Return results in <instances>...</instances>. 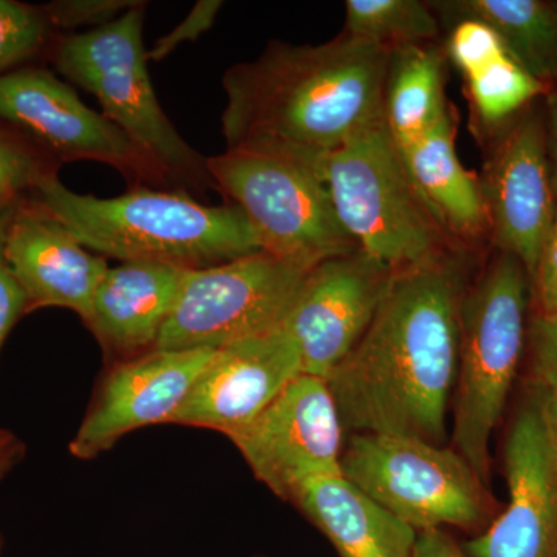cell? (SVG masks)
Instances as JSON below:
<instances>
[{"instance_id": "7c38bea8", "label": "cell", "mask_w": 557, "mask_h": 557, "mask_svg": "<svg viewBox=\"0 0 557 557\" xmlns=\"http://www.w3.org/2000/svg\"><path fill=\"white\" fill-rule=\"evenodd\" d=\"M486 143L482 182L494 249L516 256L530 277L557 207L544 112L536 102L498 129Z\"/></svg>"}, {"instance_id": "4316f807", "label": "cell", "mask_w": 557, "mask_h": 557, "mask_svg": "<svg viewBox=\"0 0 557 557\" xmlns=\"http://www.w3.org/2000/svg\"><path fill=\"white\" fill-rule=\"evenodd\" d=\"M51 32L40 7L0 0V75L38 54L49 44Z\"/></svg>"}, {"instance_id": "277c9868", "label": "cell", "mask_w": 557, "mask_h": 557, "mask_svg": "<svg viewBox=\"0 0 557 557\" xmlns=\"http://www.w3.org/2000/svg\"><path fill=\"white\" fill-rule=\"evenodd\" d=\"M531 277L516 256L494 249L461 300L453 394V448L490 483L496 431L528 338Z\"/></svg>"}, {"instance_id": "6da1fadb", "label": "cell", "mask_w": 557, "mask_h": 557, "mask_svg": "<svg viewBox=\"0 0 557 557\" xmlns=\"http://www.w3.org/2000/svg\"><path fill=\"white\" fill-rule=\"evenodd\" d=\"M472 267L474 251L460 248L395 273L368 332L327 380L346 432L445 445Z\"/></svg>"}, {"instance_id": "1f68e13d", "label": "cell", "mask_w": 557, "mask_h": 557, "mask_svg": "<svg viewBox=\"0 0 557 557\" xmlns=\"http://www.w3.org/2000/svg\"><path fill=\"white\" fill-rule=\"evenodd\" d=\"M416 557H467L460 544L445 530L418 533Z\"/></svg>"}, {"instance_id": "4dcf8cb0", "label": "cell", "mask_w": 557, "mask_h": 557, "mask_svg": "<svg viewBox=\"0 0 557 557\" xmlns=\"http://www.w3.org/2000/svg\"><path fill=\"white\" fill-rule=\"evenodd\" d=\"M531 289L536 299V314L557 321V207L531 276Z\"/></svg>"}, {"instance_id": "2e32d148", "label": "cell", "mask_w": 557, "mask_h": 557, "mask_svg": "<svg viewBox=\"0 0 557 557\" xmlns=\"http://www.w3.org/2000/svg\"><path fill=\"white\" fill-rule=\"evenodd\" d=\"M302 373L284 325L218 348L170 424L211 429L228 437L247 426Z\"/></svg>"}, {"instance_id": "e0dca14e", "label": "cell", "mask_w": 557, "mask_h": 557, "mask_svg": "<svg viewBox=\"0 0 557 557\" xmlns=\"http://www.w3.org/2000/svg\"><path fill=\"white\" fill-rule=\"evenodd\" d=\"M5 256L28 300V313L47 307L89 318L95 292L109 270L60 219L27 197L14 211L7 231Z\"/></svg>"}, {"instance_id": "7402d4cb", "label": "cell", "mask_w": 557, "mask_h": 557, "mask_svg": "<svg viewBox=\"0 0 557 557\" xmlns=\"http://www.w3.org/2000/svg\"><path fill=\"white\" fill-rule=\"evenodd\" d=\"M438 20L471 17L497 33L511 57L547 87L557 83V2L450 0L431 2Z\"/></svg>"}, {"instance_id": "ac0fdd59", "label": "cell", "mask_w": 557, "mask_h": 557, "mask_svg": "<svg viewBox=\"0 0 557 557\" xmlns=\"http://www.w3.org/2000/svg\"><path fill=\"white\" fill-rule=\"evenodd\" d=\"M185 273L186 270L152 262L109 267L84 324L100 343L110 364L156 350Z\"/></svg>"}, {"instance_id": "f1b7e54d", "label": "cell", "mask_w": 557, "mask_h": 557, "mask_svg": "<svg viewBox=\"0 0 557 557\" xmlns=\"http://www.w3.org/2000/svg\"><path fill=\"white\" fill-rule=\"evenodd\" d=\"M16 207L0 211V350H2L3 344L9 338L14 325L22 318L30 314L28 313L27 296H25L21 285L17 284L5 256L7 231H9L11 218H13Z\"/></svg>"}, {"instance_id": "30bf717a", "label": "cell", "mask_w": 557, "mask_h": 557, "mask_svg": "<svg viewBox=\"0 0 557 557\" xmlns=\"http://www.w3.org/2000/svg\"><path fill=\"white\" fill-rule=\"evenodd\" d=\"M0 121L16 127L54 163L98 161L135 186L168 183L145 150L102 113L87 108L50 70L24 67L0 75Z\"/></svg>"}, {"instance_id": "3957f363", "label": "cell", "mask_w": 557, "mask_h": 557, "mask_svg": "<svg viewBox=\"0 0 557 557\" xmlns=\"http://www.w3.org/2000/svg\"><path fill=\"white\" fill-rule=\"evenodd\" d=\"M87 249L123 262L201 270L262 251L251 223L236 205L200 203L185 193L135 186L112 199L78 194L46 175L35 193Z\"/></svg>"}, {"instance_id": "cb8c5ba5", "label": "cell", "mask_w": 557, "mask_h": 557, "mask_svg": "<svg viewBox=\"0 0 557 557\" xmlns=\"http://www.w3.org/2000/svg\"><path fill=\"white\" fill-rule=\"evenodd\" d=\"M463 79L479 137L504 126L547 94V87L534 79L509 51Z\"/></svg>"}, {"instance_id": "9c48e42d", "label": "cell", "mask_w": 557, "mask_h": 557, "mask_svg": "<svg viewBox=\"0 0 557 557\" xmlns=\"http://www.w3.org/2000/svg\"><path fill=\"white\" fill-rule=\"evenodd\" d=\"M310 270L258 251L186 270L156 348H218L277 327Z\"/></svg>"}, {"instance_id": "8992f818", "label": "cell", "mask_w": 557, "mask_h": 557, "mask_svg": "<svg viewBox=\"0 0 557 557\" xmlns=\"http://www.w3.org/2000/svg\"><path fill=\"white\" fill-rule=\"evenodd\" d=\"M146 2L104 27L58 39L53 62L70 83L97 98L102 115L159 164L168 180L205 193L215 189L201 156L161 108L143 42Z\"/></svg>"}, {"instance_id": "d6a6232c", "label": "cell", "mask_w": 557, "mask_h": 557, "mask_svg": "<svg viewBox=\"0 0 557 557\" xmlns=\"http://www.w3.org/2000/svg\"><path fill=\"white\" fill-rule=\"evenodd\" d=\"M27 456V446L10 429L0 428V483L20 467Z\"/></svg>"}, {"instance_id": "ba28073f", "label": "cell", "mask_w": 557, "mask_h": 557, "mask_svg": "<svg viewBox=\"0 0 557 557\" xmlns=\"http://www.w3.org/2000/svg\"><path fill=\"white\" fill-rule=\"evenodd\" d=\"M207 163L215 189L244 211L262 251L306 270L357 251L333 208L321 163L245 149H226Z\"/></svg>"}, {"instance_id": "d6986e66", "label": "cell", "mask_w": 557, "mask_h": 557, "mask_svg": "<svg viewBox=\"0 0 557 557\" xmlns=\"http://www.w3.org/2000/svg\"><path fill=\"white\" fill-rule=\"evenodd\" d=\"M288 504L329 539L341 557H416L417 531L343 474L300 483Z\"/></svg>"}, {"instance_id": "e575fe53", "label": "cell", "mask_w": 557, "mask_h": 557, "mask_svg": "<svg viewBox=\"0 0 557 557\" xmlns=\"http://www.w3.org/2000/svg\"><path fill=\"white\" fill-rule=\"evenodd\" d=\"M2 547H3V537H2V534H0V553H2Z\"/></svg>"}, {"instance_id": "f546056e", "label": "cell", "mask_w": 557, "mask_h": 557, "mask_svg": "<svg viewBox=\"0 0 557 557\" xmlns=\"http://www.w3.org/2000/svg\"><path fill=\"white\" fill-rule=\"evenodd\" d=\"M222 7L220 0H199L174 30L157 40L152 49L148 50L149 61H163L183 44L196 42L201 35L211 30Z\"/></svg>"}, {"instance_id": "4fadbf2b", "label": "cell", "mask_w": 557, "mask_h": 557, "mask_svg": "<svg viewBox=\"0 0 557 557\" xmlns=\"http://www.w3.org/2000/svg\"><path fill=\"white\" fill-rule=\"evenodd\" d=\"M394 276L361 249L322 260L306 274L282 322L302 373L329 380L368 332Z\"/></svg>"}, {"instance_id": "484cf974", "label": "cell", "mask_w": 557, "mask_h": 557, "mask_svg": "<svg viewBox=\"0 0 557 557\" xmlns=\"http://www.w3.org/2000/svg\"><path fill=\"white\" fill-rule=\"evenodd\" d=\"M58 166L20 132L0 126V211L27 199L40 180Z\"/></svg>"}, {"instance_id": "83f0119b", "label": "cell", "mask_w": 557, "mask_h": 557, "mask_svg": "<svg viewBox=\"0 0 557 557\" xmlns=\"http://www.w3.org/2000/svg\"><path fill=\"white\" fill-rule=\"evenodd\" d=\"M138 3V0H54L40 9L53 30L75 32L104 27Z\"/></svg>"}, {"instance_id": "836d02e7", "label": "cell", "mask_w": 557, "mask_h": 557, "mask_svg": "<svg viewBox=\"0 0 557 557\" xmlns=\"http://www.w3.org/2000/svg\"><path fill=\"white\" fill-rule=\"evenodd\" d=\"M544 119L547 129L549 164H552L553 188L557 197V83L544 95Z\"/></svg>"}, {"instance_id": "d4e9b609", "label": "cell", "mask_w": 557, "mask_h": 557, "mask_svg": "<svg viewBox=\"0 0 557 557\" xmlns=\"http://www.w3.org/2000/svg\"><path fill=\"white\" fill-rule=\"evenodd\" d=\"M530 398L557 445V321L534 314L528 324Z\"/></svg>"}, {"instance_id": "44dd1931", "label": "cell", "mask_w": 557, "mask_h": 557, "mask_svg": "<svg viewBox=\"0 0 557 557\" xmlns=\"http://www.w3.org/2000/svg\"><path fill=\"white\" fill-rule=\"evenodd\" d=\"M443 46L418 44L388 53L383 91V119L398 149L428 135L453 112L446 97Z\"/></svg>"}, {"instance_id": "52a82bcc", "label": "cell", "mask_w": 557, "mask_h": 557, "mask_svg": "<svg viewBox=\"0 0 557 557\" xmlns=\"http://www.w3.org/2000/svg\"><path fill=\"white\" fill-rule=\"evenodd\" d=\"M343 475L417 533H483L497 518L485 480L453 446L388 434H350Z\"/></svg>"}, {"instance_id": "5bb4252c", "label": "cell", "mask_w": 557, "mask_h": 557, "mask_svg": "<svg viewBox=\"0 0 557 557\" xmlns=\"http://www.w3.org/2000/svg\"><path fill=\"white\" fill-rule=\"evenodd\" d=\"M214 351L215 348H156L141 357L110 364L70 442V454L79 460H94L131 432L170 424Z\"/></svg>"}, {"instance_id": "603a6c76", "label": "cell", "mask_w": 557, "mask_h": 557, "mask_svg": "<svg viewBox=\"0 0 557 557\" xmlns=\"http://www.w3.org/2000/svg\"><path fill=\"white\" fill-rule=\"evenodd\" d=\"M442 25L431 2L421 0H347L344 35L394 50L398 47L434 44Z\"/></svg>"}, {"instance_id": "ffe728a7", "label": "cell", "mask_w": 557, "mask_h": 557, "mask_svg": "<svg viewBox=\"0 0 557 557\" xmlns=\"http://www.w3.org/2000/svg\"><path fill=\"white\" fill-rule=\"evenodd\" d=\"M456 112L412 146L399 149L421 199L450 239L472 249L491 239L482 182L456 150Z\"/></svg>"}, {"instance_id": "7a4b0ae2", "label": "cell", "mask_w": 557, "mask_h": 557, "mask_svg": "<svg viewBox=\"0 0 557 557\" xmlns=\"http://www.w3.org/2000/svg\"><path fill=\"white\" fill-rule=\"evenodd\" d=\"M391 50L338 38L318 46L273 40L255 61L226 70V149L260 150L319 164L383 123Z\"/></svg>"}, {"instance_id": "5b68a950", "label": "cell", "mask_w": 557, "mask_h": 557, "mask_svg": "<svg viewBox=\"0 0 557 557\" xmlns=\"http://www.w3.org/2000/svg\"><path fill=\"white\" fill-rule=\"evenodd\" d=\"M319 171L344 231L395 273L465 248L421 199L384 121L325 156Z\"/></svg>"}, {"instance_id": "9a60e30c", "label": "cell", "mask_w": 557, "mask_h": 557, "mask_svg": "<svg viewBox=\"0 0 557 557\" xmlns=\"http://www.w3.org/2000/svg\"><path fill=\"white\" fill-rule=\"evenodd\" d=\"M509 502L483 533L460 544L467 557H557V445L530 398L504 448Z\"/></svg>"}, {"instance_id": "8fae6325", "label": "cell", "mask_w": 557, "mask_h": 557, "mask_svg": "<svg viewBox=\"0 0 557 557\" xmlns=\"http://www.w3.org/2000/svg\"><path fill=\"white\" fill-rule=\"evenodd\" d=\"M344 434L327 380L300 373L228 438L255 478L274 496L289 502L300 483L343 474Z\"/></svg>"}]
</instances>
